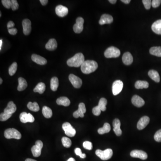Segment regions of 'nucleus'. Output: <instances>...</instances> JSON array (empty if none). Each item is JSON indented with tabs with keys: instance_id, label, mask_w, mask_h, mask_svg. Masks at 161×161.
Wrapping results in <instances>:
<instances>
[{
	"instance_id": "obj_1",
	"label": "nucleus",
	"mask_w": 161,
	"mask_h": 161,
	"mask_svg": "<svg viewBox=\"0 0 161 161\" xmlns=\"http://www.w3.org/2000/svg\"><path fill=\"white\" fill-rule=\"evenodd\" d=\"M98 67L96 61L93 60H87L84 61L81 66V70L83 74H90L95 71Z\"/></svg>"
},
{
	"instance_id": "obj_2",
	"label": "nucleus",
	"mask_w": 161,
	"mask_h": 161,
	"mask_svg": "<svg viewBox=\"0 0 161 161\" xmlns=\"http://www.w3.org/2000/svg\"><path fill=\"white\" fill-rule=\"evenodd\" d=\"M85 61V57L83 54L78 53L67 61V64L70 67H79L81 66Z\"/></svg>"
},
{
	"instance_id": "obj_3",
	"label": "nucleus",
	"mask_w": 161,
	"mask_h": 161,
	"mask_svg": "<svg viewBox=\"0 0 161 161\" xmlns=\"http://www.w3.org/2000/svg\"><path fill=\"white\" fill-rule=\"evenodd\" d=\"M4 136L7 139H20L22 137V135L19 131L16 129L11 128V129H7L4 132Z\"/></svg>"
},
{
	"instance_id": "obj_4",
	"label": "nucleus",
	"mask_w": 161,
	"mask_h": 161,
	"mask_svg": "<svg viewBox=\"0 0 161 161\" xmlns=\"http://www.w3.org/2000/svg\"><path fill=\"white\" fill-rule=\"evenodd\" d=\"M96 155L103 160H108L110 159L113 155V151L112 149H106L105 150H97L96 152Z\"/></svg>"
},
{
	"instance_id": "obj_5",
	"label": "nucleus",
	"mask_w": 161,
	"mask_h": 161,
	"mask_svg": "<svg viewBox=\"0 0 161 161\" xmlns=\"http://www.w3.org/2000/svg\"><path fill=\"white\" fill-rule=\"evenodd\" d=\"M120 55V50L117 48L113 46L107 49L104 53V56L107 58H117Z\"/></svg>"
},
{
	"instance_id": "obj_6",
	"label": "nucleus",
	"mask_w": 161,
	"mask_h": 161,
	"mask_svg": "<svg viewBox=\"0 0 161 161\" xmlns=\"http://www.w3.org/2000/svg\"><path fill=\"white\" fill-rule=\"evenodd\" d=\"M43 147V143L40 140H38L35 142V144L31 149L33 155L34 157H39L41 153V150Z\"/></svg>"
},
{
	"instance_id": "obj_7",
	"label": "nucleus",
	"mask_w": 161,
	"mask_h": 161,
	"mask_svg": "<svg viewBox=\"0 0 161 161\" xmlns=\"http://www.w3.org/2000/svg\"><path fill=\"white\" fill-rule=\"evenodd\" d=\"M62 129L65 131V134L70 137H74L75 135L76 131L70 123L65 122L62 125Z\"/></svg>"
},
{
	"instance_id": "obj_8",
	"label": "nucleus",
	"mask_w": 161,
	"mask_h": 161,
	"mask_svg": "<svg viewBox=\"0 0 161 161\" xmlns=\"http://www.w3.org/2000/svg\"><path fill=\"white\" fill-rule=\"evenodd\" d=\"M123 82L120 80H116L113 82L112 86V91L114 96L119 94L123 88Z\"/></svg>"
},
{
	"instance_id": "obj_9",
	"label": "nucleus",
	"mask_w": 161,
	"mask_h": 161,
	"mask_svg": "<svg viewBox=\"0 0 161 161\" xmlns=\"http://www.w3.org/2000/svg\"><path fill=\"white\" fill-rule=\"evenodd\" d=\"M84 20L82 18L78 17L76 19V22L74 25L73 30L76 33H81L83 30Z\"/></svg>"
},
{
	"instance_id": "obj_10",
	"label": "nucleus",
	"mask_w": 161,
	"mask_h": 161,
	"mask_svg": "<svg viewBox=\"0 0 161 161\" xmlns=\"http://www.w3.org/2000/svg\"><path fill=\"white\" fill-rule=\"evenodd\" d=\"M69 78L70 82L74 87L79 88L81 87L82 82L81 78L73 74H70L69 75Z\"/></svg>"
},
{
	"instance_id": "obj_11",
	"label": "nucleus",
	"mask_w": 161,
	"mask_h": 161,
	"mask_svg": "<svg viewBox=\"0 0 161 161\" xmlns=\"http://www.w3.org/2000/svg\"><path fill=\"white\" fill-rule=\"evenodd\" d=\"M86 110L85 104L83 103H79L78 105V109L77 111L74 112L73 113V116L75 118H78V117L83 118L84 116V113L86 112Z\"/></svg>"
},
{
	"instance_id": "obj_12",
	"label": "nucleus",
	"mask_w": 161,
	"mask_h": 161,
	"mask_svg": "<svg viewBox=\"0 0 161 161\" xmlns=\"http://www.w3.org/2000/svg\"><path fill=\"white\" fill-rule=\"evenodd\" d=\"M19 118L21 122L23 123H27L28 122L33 123L34 121V117L31 114L27 113L25 112H23L20 114Z\"/></svg>"
},
{
	"instance_id": "obj_13",
	"label": "nucleus",
	"mask_w": 161,
	"mask_h": 161,
	"mask_svg": "<svg viewBox=\"0 0 161 161\" xmlns=\"http://www.w3.org/2000/svg\"><path fill=\"white\" fill-rule=\"evenodd\" d=\"M130 155L131 157L139 158L142 160H146L148 157L146 153L140 150H134L130 153Z\"/></svg>"
},
{
	"instance_id": "obj_14",
	"label": "nucleus",
	"mask_w": 161,
	"mask_h": 161,
	"mask_svg": "<svg viewBox=\"0 0 161 161\" xmlns=\"http://www.w3.org/2000/svg\"><path fill=\"white\" fill-rule=\"evenodd\" d=\"M55 11L58 16L64 17L68 14L69 10L66 7L62 5H58L56 8Z\"/></svg>"
},
{
	"instance_id": "obj_15",
	"label": "nucleus",
	"mask_w": 161,
	"mask_h": 161,
	"mask_svg": "<svg viewBox=\"0 0 161 161\" xmlns=\"http://www.w3.org/2000/svg\"><path fill=\"white\" fill-rule=\"evenodd\" d=\"M32 22L28 19H25L22 22V25L23 27V33L25 35H28L30 34L32 30Z\"/></svg>"
},
{
	"instance_id": "obj_16",
	"label": "nucleus",
	"mask_w": 161,
	"mask_h": 161,
	"mask_svg": "<svg viewBox=\"0 0 161 161\" xmlns=\"http://www.w3.org/2000/svg\"><path fill=\"white\" fill-rule=\"evenodd\" d=\"M150 118L147 116L142 117L137 123V128L139 130L145 129L150 122Z\"/></svg>"
},
{
	"instance_id": "obj_17",
	"label": "nucleus",
	"mask_w": 161,
	"mask_h": 161,
	"mask_svg": "<svg viewBox=\"0 0 161 161\" xmlns=\"http://www.w3.org/2000/svg\"><path fill=\"white\" fill-rule=\"evenodd\" d=\"M113 21L112 17L108 14H103L101 16L99 21V24L101 25L106 24H111Z\"/></svg>"
},
{
	"instance_id": "obj_18",
	"label": "nucleus",
	"mask_w": 161,
	"mask_h": 161,
	"mask_svg": "<svg viewBox=\"0 0 161 161\" xmlns=\"http://www.w3.org/2000/svg\"><path fill=\"white\" fill-rule=\"evenodd\" d=\"M120 120L118 119H115L113 122V130L116 136H120L122 135V131L120 129Z\"/></svg>"
},
{
	"instance_id": "obj_19",
	"label": "nucleus",
	"mask_w": 161,
	"mask_h": 161,
	"mask_svg": "<svg viewBox=\"0 0 161 161\" xmlns=\"http://www.w3.org/2000/svg\"><path fill=\"white\" fill-rule=\"evenodd\" d=\"M131 103L136 107L141 108L145 104V101L139 96L135 95L131 98Z\"/></svg>"
},
{
	"instance_id": "obj_20",
	"label": "nucleus",
	"mask_w": 161,
	"mask_h": 161,
	"mask_svg": "<svg viewBox=\"0 0 161 161\" xmlns=\"http://www.w3.org/2000/svg\"><path fill=\"white\" fill-rule=\"evenodd\" d=\"M32 59L33 61L38 65H45L47 63V60L46 59L40 56L35 54L32 55Z\"/></svg>"
},
{
	"instance_id": "obj_21",
	"label": "nucleus",
	"mask_w": 161,
	"mask_h": 161,
	"mask_svg": "<svg viewBox=\"0 0 161 161\" xmlns=\"http://www.w3.org/2000/svg\"><path fill=\"white\" fill-rule=\"evenodd\" d=\"M17 107L13 101H11L8 103L6 108L5 109L4 112L7 114L12 115L16 112Z\"/></svg>"
},
{
	"instance_id": "obj_22",
	"label": "nucleus",
	"mask_w": 161,
	"mask_h": 161,
	"mask_svg": "<svg viewBox=\"0 0 161 161\" xmlns=\"http://www.w3.org/2000/svg\"><path fill=\"white\" fill-rule=\"evenodd\" d=\"M122 61L124 65H129L133 62V57L129 52H126L123 54Z\"/></svg>"
},
{
	"instance_id": "obj_23",
	"label": "nucleus",
	"mask_w": 161,
	"mask_h": 161,
	"mask_svg": "<svg viewBox=\"0 0 161 161\" xmlns=\"http://www.w3.org/2000/svg\"><path fill=\"white\" fill-rule=\"evenodd\" d=\"M151 28L155 33L161 34V19L157 20L153 23Z\"/></svg>"
},
{
	"instance_id": "obj_24",
	"label": "nucleus",
	"mask_w": 161,
	"mask_h": 161,
	"mask_svg": "<svg viewBox=\"0 0 161 161\" xmlns=\"http://www.w3.org/2000/svg\"><path fill=\"white\" fill-rule=\"evenodd\" d=\"M57 47V43L54 39H50L45 45V48L49 51H54L56 49Z\"/></svg>"
},
{
	"instance_id": "obj_25",
	"label": "nucleus",
	"mask_w": 161,
	"mask_h": 161,
	"mask_svg": "<svg viewBox=\"0 0 161 161\" xmlns=\"http://www.w3.org/2000/svg\"><path fill=\"white\" fill-rule=\"evenodd\" d=\"M56 103L59 105L68 107L70 104V101L67 97H61L59 98H57L56 100Z\"/></svg>"
},
{
	"instance_id": "obj_26",
	"label": "nucleus",
	"mask_w": 161,
	"mask_h": 161,
	"mask_svg": "<svg viewBox=\"0 0 161 161\" xmlns=\"http://www.w3.org/2000/svg\"><path fill=\"white\" fill-rule=\"evenodd\" d=\"M18 85L17 89L19 91H24L27 86V83L26 80L22 77H19L18 79Z\"/></svg>"
},
{
	"instance_id": "obj_27",
	"label": "nucleus",
	"mask_w": 161,
	"mask_h": 161,
	"mask_svg": "<svg viewBox=\"0 0 161 161\" xmlns=\"http://www.w3.org/2000/svg\"><path fill=\"white\" fill-rule=\"evenodd\" d=\"M148 75L155 82H160V76L157 71L155 70H150L148 72Z\"/></svg>"
},
{
	"instance_id": "obj_28",
	"label": "nucleus",
	"mask_w": 161,
	"mask_h": 161,
	"mask_svg": "<svg viewBox=\"0 0 161 161\" xmlns=\"http://www.w3.org/2000/svg\"><path fill=\"white\" fill-rule=\"evenodd\" d=\"M149 86L147 82L144 81H137L135 84V86L137 89H147Z\"/></svg>"
},
{
	"instance_id": "obj_29",
	"label": "nucleus",
	"mask_w": 161,
	"mask_h": 161,
	"mask_svg": "<svg viewBox=\"0 0 161 161\" xmlns=\"http://www.w3.org/2000/svg\"><path fill=\"white\" fill-rule=\"evenodd\" d=\"M46 86L43 82H40L37 85L34 89V92H38L40 94H42L45 91Z\"/></svg>"
},
{
	"instance_id": "obj_30",
	"label": "nucleus",
	"mask_w": 161,
	"mask_h": 161,
	"mask_svg": "<svg viewBox=\"0 0 161 161\" xmlns=\"http://www.w3.org/2000/svg\"><path fill=\"white\" fill-rule=\"evenodd\" d=\"M42 113L43 115L46 118H50L53 115V112L50 108L44 106L42 109Z\"/></svg>"
},
{
	"instance_id": "obj_31",
	"label": "nucleus",
	"mask_w": 161,
	"mask_h": 161,
	"mask_svg": "<svg viewBox=\"0 0 161 161\" xmlns=\"http://www.w3.org/2000/svg\"><path fill=\"white\" fill-rule=\"evenodd\" d=\"M59 86V80L57 77H53L51 80V89L53 91H57Z\"/></svg>"
},
{
	"instance_id": "obj_32",
	"label": "nucleus",
	"mask_w": 161,
	"mask_h": 161,
	"mask_svg": "<svg viewBox=\"0 0 161 161\" xmlns=\"http://www.w3.org/2000/svg\"><path fill=\"white\" fill-rule=\"evenodd\" d=\"M111 130V126L108 123L104 124L103 128H100L98 130V132L99 134H103L106 133H108Z\"/></svg>"
},
{
	"instance_id": "obj_33",
	"label": "nucleus",
	"mask_w": 161,
	"mask_h": 161,
	"mask_svg": "<svg viewBox=\"0 0 161 161\" xmlns=\"http://www.w3.org/2000/svg\"><path fill=\"white\" fill-rule=\"evenodd\" d=\"M150 54L157 57H161V47H152L150 50Z\"/></svg>"
},
{
	"instance_id": "obj_34",
	"label": "nucleus",
	"mask_w": 161,
	"mask_h": 161,
	"mask_svg": "<svg viewBox=\"0 0 161 161\" xmlns=\"http://www.w3.org/2000/svg\"><path fill=\"white\" fill-rule=\"evenodd\" d=\"M27 107L32 112H37L39 110V106L36 102H34V103H32L31 102H29Z\"/></svg>"
},
{
	"instance_id": "obj_35",
	"label": "nucleus",
	"mask_w": 161,
	"mask_h": 161,
	"mask_svg": "<svg viewBox=\"0 0 161 161\" xmlns=\"http://www.w3.org/2000/svg\"><path fill=\"white\" fill-rule=\"evenodd\" d=\"M107 103H108V101H107V99L104 98H102L99 100L98 106L100 109L101 111L104 112L106 111L107 109L106 105H107Z\"/></svg>"
},
{
	"instance_id": "obj_36",
	"label": "nucleus",
	"mask_w": 161,
	"mask_h": 161,
	"mask_svg": "<svg viewBox=\"0 0 161 161\" xmlns=\"http://www.w3.org/2000/svg\"><path fill=\"white\" fill-rule=\"evenodd\" d=\"M18 65L16 62L13 63L9 69V75L11 76H13L15 74L17 70Z\"/></svg>"
},
{
	"instance_id": "obj_37",
	"label": "nucleus",
	"mask_w": 161,
	"mask_h": 161,
	"mask_svg": "<svg viewBox=\"0 0 161 161\" xmlns=\"http://www.w3.org/2000/svg\"><path fill=\"white\" fill-rule=\"evenodd\" d=\"M61 141H62V143L63 146L66 148H70L71 146V141L70 138H68V137H62Z\"/></svg>"
},
{
	"instance_id": "obj_38",
	"label": "nucleus",
	"mask_w": 161,
	"mask_h": 161,
	"mask_svg": "<svg viewBox=\"0 0 161 161\" xmlns=\"http://www.w3.org/2000/svg\"><path fill=\"white\" fill-rule=\"evenodd\" d=\"M12 115L7 114L5 113H1L0 115V120L1 121H5L11 117Z\"/></svg>"
},
{
	"instance_id": "obj_39",
	"label": "nucleus",
	"mask_w": 161,
	"mask_h": 161,
	"mask_svg": "<svg viewBox=\"0 0 161 161\" xmlns=\"http://www.w3.org/2000/svg\"><path fill=\"white\" fill-rule=\"evenodd\" d=\"M75 153L77 155L79 156L82 158H85L86 157V155L83 153L82 152L81 150L79 148H77L75 150Z\"/></svg>"
},
{
	"instance_id": "obj_40",
	"label": "nucleus",
	"mask_w": 161,
	"mask_h": 161,
	"mask_svg": "<svg viewBox=\"0 0 161 161\" xmlns=\"http://www.w3.org/2000/svg\"><path fill=\"white\" fill-rule=\"evenodd\" d=\"M2 4L5 8L9 9L11 8V1L10 0H2L1 1Z\"/></svg>"
},
{
	"instance_id": "obj_41",
	"label": "nucleus",
	"mask_w": 161,
	"mask_h": 161,
	"mask_svg": "<svg viewBox=\"0 0 161 161\" xmlns=\"http://www.w3.org/2000/svg\"><path fill=\"white\" fill-rule=\"evenodd\" d=\"M83 146L85 149L88 150H91L93 148L92 144L89 141H86L83 142Z\"/></svg>"
},
{
	"instance_id": "obj_42",
	"label": "nucleus",
	"mask_w": 161,
	"mask_h": 161,
	"mask_svg": "<svg viewBox=\"0 0 161 161\" xmlns=\"http://www.w3.org/2000/svg\"><path fill=\"white\" fill-rule=\"evenodd\" d=\"M154 139L155 141L158 142H161V129L156 131L154 136Z\"/></svg>"
},
{
	"instance_id": "obj_43",
	"label": "nucleus",
	"mask_w": 161,
	"mask_h": 161,
	"mask_svg": "<svg viewBox=\"0 0 161 161\" xmlns=\"http://www.w3.org/2000/svg\"><path fill=\"white\" fill-rule=\"evenodd\" d=\"M144 6L146 10H149L152 6V1L150 0H143L142 1Z\"/></svg>"
},
{
	"instance_id": "obj_44",
	"label": "nucleus",
	"mask_w": 161,
	"mask_h": 161,
	"mask_svg": "<svg viewBox=\"0 0 161 161\" xmlns=\"http://www.w3.org/2000/svg\"><path fill=\"white\" fill-rule=\"evenodd\" d=\"M19 7V5L16 0H12L11 1V8L13 11H16L18 9Z\"/></svg>"
},
{
	"instance_id": "obj_45",
	"label": "nucleus",
	"mask_w": 161,
	"mask_h": 161,
	"mask_svg": "<svg viewBox=\"0 0 161 161\" xmlns=\"http://www.w3.org/2000/svg\"><path fill=\"white\" fill-rule=\"evenodd\" d=\"M101 110L100 109L98 108V106H96L94 108L92 109V112L94 115L96 116H98L101 114Z\"/></svg>"
},
{
	"instance_id": "obj_46",
	"label": "nucleus",
	"mask_w": 161,
	"mask_h": 161,
	"mask_svg": "<svg viewBox=\"0 0 161 161\" xmlns=\"http://www.w3.org/2000/svg\"><path fill=\"white\" fill-rule=\"evenodd\" d=\"M161 3L160 0H153L152 1V6L153 8H157Z\"/></svg>"
},
{
	"instance_id": "obj_47",
	"label": "nucleus",
	"mask_w": 161,
	"mask_h": 161,
	"mask_svg": "<svg viewBox=\"0 0 161 161\" xmlns=\"http://www.w3.org/2000/svg\"><path fill=\"white\" fill-rule=\"evenodd\" d=\"M8 32L11 35H15L17 33L18 30L15 28H13L8 29Z\"/></svg>"
},
{
	"instance_id": "obj_48",
	"label": "nucleus",
	"mask_w": 161,
	"mask_h": 161,
	"mask_svg": "<svg viewBox=\"0 0 161 161\" xmlns=\"http://www.w3.org/2000/svg\"><path fill=\"white\" fill-rule=\"evenodd\" d=\"M15 26V24H14V22H13V21H9L8 22V23H7V28H8V29H9L13 28H14L13 27Z\"/></svg>"
},
{
	"instance_id": "obj_49",
	"label": "nucleus",
	"mask_w": 161,
	"mask_h": 161,
	"mask_svg": "<svg viewBox=\"0 0 161 161\" xmlns=\"http://www.w3.org/2000/svg\"><path fill=\"white\" fill-rule=\"evenodd\" d=\"M40 2L43 6H44L48 4L49 1L48 0H40Z\"/></svg>"
},
{
	"instance_id": "obj_50",
	"label": "nucleus",
	"mask_w": 161,
	"mask_h": 161,
	"mask_svg": "<svg viewBox=\"0 0 161 161\" xmlns=\"http://www.w3.org/2000/svg\"><path fill=\"white\" fill-rule=\"evenodd\" d=\"M121 1L126 4H129L131 2L130 0H121Z\"/></svg>"
},
{
	"instance_id": "obj_51",
	"label": "nucleus",
	"mask_w": 161,
	"mask_h": 161,
	"mask_svg": "<svg viewBox=\"0 0 161 161\" xmlns=\"http://www.w3.org/2000/svg\"><path fill=\"white\" fill-rule=\"evenodd\" d=\"M116 1H116V0H109V2L110 3H112V4H115Z\"/></svg>"
},
{
	"instance_id": "obj_52",
	"label": "nucleus",
	"mask_w": 161,
	"mask_h": 161,
	"mask_svg": "<svg viewBox=\"0 0 161 161\" xmlns=\"http://www.w3.org/2000/svg\"><path fill=\"white\" fill-rule=\"evenodd\" d=\"M25 161H37L36 160H34V159H31V158H27L26 159Z\"/></svg>"
},
{
	"instance_id": "obj_53",
	"label": "nucleus",
	"mask_w": 161,
	"mask_h": 161,
	"mask_svg": "<svg viewBox=\"0 0 161 161\" xmlns=\"http://www.w3.org/2000/svg\"><path fill=\"white\" fill-rule=\"evenodd\" d=\"M67 161H76L75 160V158H72V157H70V158H69Z\"/></svg>"
},
{
	"instance_id": "obj_54",
	"label": "nucleus",
	"mask_w": 161,
	"mask_h": 161,
	"mask_svg": "<svg viewBox=\"0 0 161 161\" xmlns=\"http://www.w3.org/2000/svg\"><path fill=\"white\" fill-rule=\"evenodd\" d=\"M2 39H1L0 40V50H1V47H2Z\"/></svg>"
},
{
	"instance_id": "obj_55",
	"label": "nucleus",
	"mask_w": 161,
	"mask_h": 161,
	"mask_svg": "<svg viewBox=\"0 0 161 161\" xmlns=\"http://www.w3.org/2000/svg\"><path fill=\"white\" fill-rule=\"evenodd\" d=\"M2 82H3V80H2V78H0V84H2Z\"/></svg>"
},
{
	"instance_id": "obj_56",
	"label": "nucleus",
	"mask_w": 161,
	"mask_h": 161,
	"mask_svg": "<svg viewBox=\"0 0 161 161\" xmlns=\"http://www.w3.org/2000/svg\"><path fill=\"white\" fill-rule=\"evenodd\" d=\"M1 16V13H0V17Z\"/></svg>"
}]
</instances>
